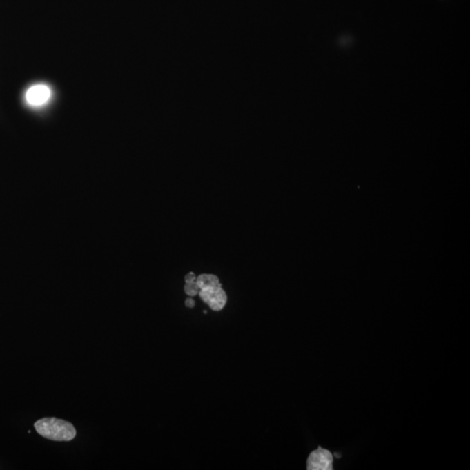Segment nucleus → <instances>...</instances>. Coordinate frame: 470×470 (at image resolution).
I'll use <instances>...</instances> for the list:
<instances>
[{"label":"nucleus","mask_w":470,"mask_h":470,"mask_svg":"<svg viewBox=\"0 0 470 470\" xmlns=\"http://www.w3.org/2000/svg\"><path fill=\"white\" fill-rule=\"evenodd\" d=\"M35 427L39 435L52 441H72L76 436V429L72 423L61 419L43 418L36 422Z\"/></svg>","instance_id":"obj_1"},{"label":"nucleus","mask_w":470,"mask_h":470,"mask_svg":"<svg viewBox=\"0 0 470 470\" xmlns=\"http://www.w3.org/2000/svg\"><path fill=\"white\" fill-rule=\"evenodd\" d=\"M306 469L309 470H332L334 469V456L328 449L319 447L309 455L306 462Z\"/></svg>","instance_id":"obj_2"},{"label":"nucleus","mask_w":470,"mask_h":470,"mask_svg":"<svg viewBox=\"0 0 470 470\" xmlns=\"http://www.w3.org/2000/svg\"><path fill=\"white\" fill-rule=\"evenodd\" d=\"M199 293L202 301L215 311H221L224 308L226 303V295L224 290L222 288V286L202 288Z\"/></svg>","instance_id":"obj_3"},{"label":"nucleus","mask_w":470,"mask_h":470,"mask_svg":"<svg viewBox=\"0 0 470 470\" xmlns=\"http://www.w3.org/2000/svg\"><path fill=\"white\" fill-rule=\"evenodd\" d=\"M51 91L48 86L38 85L32 86L26 92V101L33 106H41L48 101Z\"/></svg>","instance_id":"obj_4"},{"label":"nucleus","mask_w":470,"mask_h":470,"mask_svg":"<svg viewBox=\"0 0 470 470\" xmlns=\"http://www.w3.org/2000/svg\"><path fill=\"white\" fill-rule=\"evenodd\" d=\"M196 282L199 286V288H213V286H221L219 282V279L215 275H199Z\"/></svg>","instance_id":"obj_5"},{"label":"nucleus","mask_w":470,"mask_h":470,"mask_svg":"<svg viewBox=\"0 0 470 470\" xmlns=\"http://www.w3.org/2000/svg\"><path fill=\"white\" fill-rule=\"evenodd\" d=\"M199 290L201 288H199L197 282H195L186 283L185 286V292L189 296H195L199 292Z\"/></svg>","instance_id":"obj_6"},{"label":"nucleus","mask_w":470,"mask_h":470,"mask_svg":"<svg viewBox=\"0 0 470 470\" xmlns=\"http://www.w3.org/2000/svg\"><path fill=\"white\" fill-rule=\"evenodd\" d=\"M195 280H196L195 275L193 273H189L188 275H186L185 278V281L186 283L195 282Z\"/></svg>","instance_id":"obj_7"},{"label":"nucleus","mask_w":470,"mask_h":470,"mask_svg":"<svg viewBox=\"0 0 470 470\" xmlns=\"http://www.w3.org/2000/svg\"><path fill=\"white\" fill-rule=\"evenodd\" d=\"M186 306H188V308H193L195 306V302L193 301V299H188L186 301Z\"/></svg>","instance_id":"obj_8"}]
</instances>
